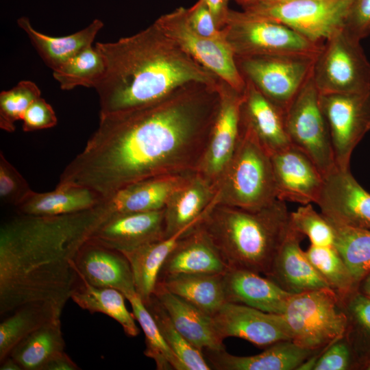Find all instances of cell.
I'll use <instances>...</instances> for the list:
<instances>
[{"mask_svg": "<svg viewBox=\"0 0 370 370\" xmlns=\"http://www.w3.org/2000/svg\"><path fill=\"white\" fill-rule=\"evenodd\" d=\"M235 60L243 78L285 112L312 76L315 59L295 56H235Z\"/></svg>", "mask_w": 370, "mask_h": 370, "instance_id": "10", "label": "cell"}, {"mask_svg": "<svg viewBox=\"0 0 370 370\" xmlns=\"http://www.w3.org/2000/svg\"><path fill=\"white\" fill-rule=\"evenodd\" d=\"M305 254L315 269L340 298L356 291L350 270L334 245L310 244Z\"/></svg>", "mask_w": 370, "mask_h": 370, "instance_id": "38", "label": "cell"}, {"mask_svg": "<svg viewBox=\"0 0 370 370\" xmlns=\"http://www.w3.org/2000/svg\"><path fill=\"white\" fill-rule=\"evenodd\" d=\"M75 264L79 275L94 286L115 288L126 299L136 293L130 264L118 250L89 238L79 250Z\"/></svg>", "mask_w": 370, "mask_h": 370, "instance_id": "19", "label": "cell"}, {"mask_svg": "<svg viewBox=\"0 0 370 370\" xmlns=\"http://www.w3.org/2000/svg\"><path fill=\"white\" fill-rule=\"evenodd\" d=\"M212 318L223 341L227 337H236L261 348L279 341H291L289 328L282 314L227 301Z\"/></svg>", "mask_w": 370, "mask_h": 370, "instance_id": "15", "label": "cell"}, {"mask_svg": "<svg viewBox=\"0 0 370 370\" xmlns=\"http://www.w3.org/2000/svg\"><path fill=\"white\" fill-rule=\"evenodd\" d=\"M235 1H236H236H240V0H235Z\"/></svg>", "mask_w": 370, "mask_h": 370, "instance_id": "54", "label": "cell"}, {"mask_svg": "<svg viewBox=\"0 0 370 370\" xmlns=\"http://www.w3.org/2000/svg\"><path fill=\"white\" fill-rule=\"evenodd\" d=\"M217 185L197 171L171 194L164 209L165 238L195 226L217 202Z\"/></svg>", "mask_w": 370, "mask_h": 370, "instance_id": "20", "label": "cell"}, {"mask_svg": "<svg viewBox=\"0 0 370 370\" xmlns=\"http://www.w3.org/2000/svg\"><path fill=\"white\" fill-rule=\"evenodd\" d=\"M340 299L349 323L370 337V297L355 291Z\"/></svg>", "mask_w": 370, "mask_h": 370, "instance_id": "46", "label": "cell"}, {"mask_svg": "<svg viewBox=\"0 0 370 370\" xmlns=\"http://www.w3.org/2000/svg\"><path fill=\"white\" fill-rule=\"evenodd\" d=\"M223 282L227 301L267 312L282 314L293 295L266 276L246 269H230Z\"/></svg>", "mask_w": 370, "mask_h": 370, "instance_id": "25", "label": "cell"}, {"mask_svg": "<svg viewBox=\"0 0 370 370\" xmlns=\"http://www.w3.org/2000/svg\"><path fill=\"white\" fill-rule=\"evenodd\" d=\"M165 238L164 209L112 214L90 239L122 253Z\"/></svg>", "mask_w": 370, "mask_h": 370, "instance_id": "18", "label": "cell"}, {"mask_svg": "<svg viewBox=\"0 0 370 370\" xmlns=\"http://www.w3.org/2000/svg\"><path fill=\"white\" fill-rule=\"evenodd\" d=\"M317 205L329 219L370 230V193L356 181L350 169L336 168L325 177Z\"/></svg>", "mask_w": 370, "mask_h": 370, "instance_id": "17", "label": "cell"}, {"mask_svg": "<svg viewBox=\"0 0 370 370\" xmlns=\"http://www.w3.org/2000/svg\"><path fill=\"white\" fill-rule=\"evenodd\" d=\"M17 25L25 32L44 63L53 71L92 46L97 34L103 27V21L95 18L87 27L75 33L53 37L35 29L26 16L18 18Z\"/></svg>", "mask_w": 370, "mask_h": 370, "instance_id": "28", "label": "cell"}, {"mask_svg": "<svg viewBox=\"0 0 370 370\" xmlns=\"http://www.w3.org/2000/svg\"><path fill=\"white\" fill-rule=\"evenodd\" d=\"M32 191L16 169L0 152V198L3 203L18 206Z\"/></svg>", "mask_w": 370, "mask_h": 370, "instance_id": "43", "label": "cell"}, {"mask_svg": "<svg viewBox=\"0 0 370 370\" xmlns=\"http://www.w3.org/2000/svg\"><path fill=\"white\" fill-rule=\"evenodd\" d=\"M192 173L150 177L122 188L108 199L112 214L163 209L171 194Z\"/></svg>", "mask_w": 370, "mask_h": 370, "instance_id": "27", "label": "cell"}, {"mask_svg": "<svg viewBox=\"0 0 370 370\" xmlns=\"http://www.w3.org/2000/svg\"><path fill=\"white\" fill-rule=\"evenodd\" d=\"M361 281H362V283L360 285L359 292L367 297H370V271L362 279Z\"/></svg>", "mask_w": 370, "mask_h": 370, "instance_id": "51", "label": "cell"}, {"mask_svg": "<svg viewBox=\"0 0 370 370\" xmlns=\"http://www.w3.org/2000/svg\"><path fill=\"white\" fill-rule=\"evenodd\" d=\"M256 355L238 356L225 349L203 351L211 367L217 370H298L308 358L319 351L303 348L292 341L273 343Z\"/></svg>", "mask_w": 370, "mask_h": 370, "instance_id": "23", "label": "cell"}, {"mask_svg": "<svg viewBox=\"0 0 370 370\" xmlns=\"http://www.w3.org/2000/svg\"><path fill=\"white\" fill-rule=\"evenodd\" d=\"M199 223L178 241L164 262L158 281L180 273L224 274L230 269Z\"/></svg>", "mask_w": 370, "mask_h": 370, "instance_id": "21", "label": "cell"}, {"mask_svg": "<svg viewBox=\"0 0 370 370\" xmlns=\"http://www.w3.org/2000/svg\"><path fill=\"white\" fill-rule=\"evenodd\" d=\"M223 275L180 273L164 277L157 284L212 316L227 302Z\"/></svg>", "mask_w": 370, "mask_h": 370, "instance_id": "31", "label": "cell"}, {"mask_svg": "<svg viewBox=\"0 0 370 370\" xmlns=\"http://www.w3.org/2000/svg\"><path fill=\"white\" fill-rule=\"evenodd\" d=\"M61 314L50 303L32 302L4 317L0 323V362L26 336L47 323L60 318Z\"/></svg>", "mask_w": 370, "mask_h": 370, "instance_id": "32", "label": "cell"}, {"mask_svg": "<svg viewBox=\"0 0 370 370\" xmlns=\"http://www.w3.org/2000/svg\"><path fill=\"white\" fill-rule=\"evenodd\" d=\"M271 158L278 199L317 204L325 177L308 156L291 145L271 153Z\"/></svg>", "mask_w": 370, "mask_h": 370, "instance_id": "16", "label": "cell"}, {"mask_svg": "<svg viewBox=\"0 0 370 370\" xmlns=\"http://www.w3.org/2000/svg\"><path fill=\"white\" fill-rule=\"evenodd\" d=\"M343 28L361 41L370 34V0H354L344 21Z\"/></svg>", "mask_w": 370, "mask_h": 370, "instance_id": "47", "label": "cell"}, {"mask_svg": "<svg viewBox=\"0 0 370 370\" xmlns=\"http://www.w3.org/2000/svg\"><path fill=\"white\" fill-rule=\"evenodd\" d=\"M284 121L291 145L308 156L324 177L337 168L312 76L285 111Z\"/></svg>", "mask_w": 370, "mask_h": 370, "instance_id": "9", "label": "cell"}, {"mask_svg": "<svg viewBox=\"0 0 370 370\" xmlns=\"http://www.w3.org/2000/svg\"><path fill=\"white\" fill-rule=\"evenodd\" d=\"M79 369L64 351L51 358L46 364L43 370H78Z\"/></svg>", "mask_w": 370, "mask_h": 370, "instance_id": "49", "label": "cell"}, {"mask_svg": "<svg viewBox=\"0 0 370 370\" xmlns=\"http://www.w3.org/2000/svg\"><path fill=\"white\" fill-rule=\"evenodd\" d=\"M106 200L86 187L58 186L47 193L32 190L16 208L20 213L35 216H57L95 208Z\"/></svg>", "mask_w": 370, "mask_h": 370, "instance_id": "29", "label": "cell"}, {"mask_svg": "<svg viewBox=\"0 0 370 370\" xmlns=\"http://www.w3.org/2000/svg\"><path fill=\"white\" fill-rule=\"evenodd\" d=\"M291 341L321 351L347 333L349 321L338 294L330 288L292 295L282 314Z\"/></svg>", "mask_w": 370, "mask_h": 370, "instance_id": "6", "label": "cell"}, {"mask_svg": "<svg viewBox=\"0 0 370 370\" xmlns=\"http://www.w3.org/2000/svg\"><path fill=\"white\" fill-rule=\"evenodd\" d=\"M112 211L107 200L57 215L20 213L0 227V314L32 302L62 310L80 280L76 256Z\"/></svg>", "mask_w": 370, "mask_h": 370, "instance_id": "2", "label": "cell"}, {"mask_svg": "<svg viewBox=\"0 0 370 370\" xmlns=\"http://www.w3.org/2000/svg\"><path fill=\"white\" fill-rule=\"evenodd\" d=\"M334 233V247L357 284L370 271V230L349 226L325 216Z\"/></svg>", "mask_w": 370, "mask_h": 370, "instance_id": "35", "label": "cell"}, {"mask_svg": "<svg viewBox=\"0 0 370 370\" xmlns=\"http://www.w3.org/2000/svg\"><path fill=\"white\" fill-rule=\"evenodd\" d=\"M153 295L162 306L175 328L195 347L202 352L225 349L212 316L160 284L156 285Z\"/></svg>", "mask_w": 370, "mask_h": 370, "instance_id": "24", "label": "cell"}, {"mask_svg": "<svg viewBox=\"0 0 370 370\" xmlns=\"http://www.w3.org/2000/svg\"><path fill=\"white\" fill-rule=\"evenodd\" d=\"M1 370H23L19 364L10 356L1 362Z\"/></svg>", "mask_w": 370, "mask_h": 370, "instance_id": "50", "label": "cell"}, {"mask_svg": "<svg viewBox=\"0 0 370 370\" xmlns=\"http://www.w3.org/2000/svg\"><path fill=\"white\" fill-rule=\"evenodd\" d=\"M217 204L261 209L277 199L271 153L241 119L240 138L217 184Z\"/></svg>", "mask_w": 370, "mask_h": 370, "instance_id": "5", "label": "cell"}, {"mask_svg": "<svg viewBox=\"0 0 370 370\" xmlns=\"http://www.w3.org/2000/svg\"><path fill=\"white\" fill-rule=\"evenodd\" d=\"M290 225L293 229L306 236L310 244L330 246L334 244V233L332 225L321 213H318L311 204L302 205L290 212Z\"/></svg>", "mask_w": 370, "mask_h": 370, "instance_id": "41", "label": "cell"}, {"mask_svg": "<svg viewBox=\"0 0 370 370\" xmlns=\"http://www.w3.org/2000/svg\"><path fill=\"white\" fill-rule=\"evenodd\" d=\"M217 85L189 82L153 103L99 116L57 186L86 187L108 200L143 180L197 171L219 106Z\"/></svg>", "mask_w": 370, "mask_h": 370, "instance_id": "1", "label": "cell"}, {"mask_svg": "<svg viewBox=\"0 0 370 370\" xmlns=\"http://www.w3.org/2000/svg\"><path fill=\"white\" fill-rule=\"evenodd\" d=\"M106 63L95 47H88L53 71V78L64 90L77 86L94 88L103 77Z\"/></svg>", "mask_w": 370, "mask_h": 370, "instance_id": "36", "label": "cell"}, {"mask_svg": "<svg viewBox=\"0 0 370 370\" xmlns=\"http://www.w3.org/2000/svg\"><path fill=\"white\" fill-rule=\"evenodd\" d=\"M144 304L155 319L166 344L186 370L211 369L203 352L193 345L175 328L168 314L153 295Z\"/></svg>", "mask_w": 370, "mask_h": 370, "instance_id": "39", "label": "cell"}, {"mask_svg": "<svg viewBox=\"0 0 370 370\" xmlns=\"http://www.w3.org/2000/svg\"><path fill=\"white\" fill-rule=\"evenodd\" d=\"M336 167L350 169L354 149L370 130V90L360 93H319Z\"/></svg>", "mask_w": 370, "mask_h": 370, "instance_id": "13", "label": "cell"}, {"mask_svg": "<svg viewBox=\"0 0 370 370\" xmlns=\"http://www.w3.org/2000/svg\"><path fill=\"white\" fill-rule=\"evenodd\" d=\"M302 234L290 225L267 278L293 295L330 288L307 258L300 243Z\"/></svg>", "mask_w": 370, "mask_h": 370, "instance_id": "22", "label": "cell"}, {"mask_svg": "<svg viewBox=\"0 0 370 370\" xmlns=\"http://www.w3.org/2000/svg\"><path fill=\"white\" fill-rule=\"evenodd\" d=\"M71 299L90 313L100 312L112 318L121 325L126 335L135 337L138 334L136 319L127 309L126 298L121 291L112 288L94 286L80 277Z\"/></svg>", "mask_w": 370, "mask_h": 370, "instance_id": "33", "label": "cell"}, {"mask_svg": "<svg viewBox=\"0 0 370 370\" xmlns=\"http://www.w3.org/2000/svg\"><path fill=\"white\" fill-rule=\"evenodd\" d=\"M64 347L60 318H57L26 336L9 356L23 370H43L51 358L64 351Z\"/></svg>", "mask_w": 370, "mask_h": 370, "instance_id": "34", "label": "cell"}, {"mask_svg": "<svg viewBox=\"0 0 370 370\" xmlns=\"http://www.w3.org/2000/svg\"><path fill=\"white\" fill-rule=\"evenodd\" d=\"M288 0H240L236 1L240 5L243 6L253 3H275L284 2Z\"/></svg>", "mask_w": 370, "mask_h": 370, "instance_id": "52", "label": "cell"}, {"mask_svg": "<svg viewBox=\"0 0 370 370\" xmlns=\"http://www.w3.org/2000/svg\"><path fill=\"white\" fill-rule=\"evenodd\" d=\"M312 78L321 94L370 90V62L360 40L343 27L336 29L324 41L315 58Z\"/></svg>", "mask_w": 370, "mask_h": 370, "instance_id": "8", "label": "cell"}, {"mask_svg": "<svg viewBox=\"0 0 370 370\" xmlns=\"http://www.w3.org/2000/svg\"><path fill=\"white\" fill-rule=\"evenodd\" d=\"M21 120L24 132L51 128L54 127L58 122L53 108L41 97L31 103Z\"/></svg>", "mask_w": 370, "mask_h": 370, "instance_id": "45", "label": "cell"}, {"mask_svg": "<svg viewBox=\"0 0 370 370\" xmlns=\"http://www.w3.org/2000/svg\"><path fill=\"white\" fill-rule=\"evenodd\" d=\"M350 340L346 335L314 354L300 367L312 370H348L353 365Z\"/></svg>", "mask_w": 370, "mask_h": 370, "instance_id": "42", "label": "cell"}, {"mask_svg": "<svg viewBox=\"0 0 370 370\" xmlns=\"http://www.w3.org/2000/svg\"><path fill=\"white\" fill-rule=\"evenodd\" d=\"M285 201L259 210L214 204L199 223L230 269L267 276L290 228Z\"/></svg>", "mask_w": 370, "mask_h": 370, "instance_id": "4", "label": "cell"}, {"mask_svg": "<svg viewBox=\"0 0 370 370\" xmlns=\"http://www.w3.org/2000/svg\"><path fill=\"white\" fill-rule=\"evenodd\" d=\"M95 47L106 63V73L95 87L99 116L153 103L189 82L214 85L219 79L155 22L136 34Z\"/></svg>", "mask_w": 370, "mask_h": 370, "instance_id": "3", "label": "cell"}, {"mask_svg": "<svg viewBox=\"0 0 370 370\" xmlns=\"http://www.w3.org/2000/svg\"><path fill=\"white\" fill-rule=\"evenodd\" d=\"M194 227L123 253L130 264L136 292L143 303L147 302L153 295L160 271L169 254L178 241Z\"/></svg>", "mask_w": 370, "mask_h": 370, "instance_id": "30", "label": "cell"}, {"mask_svg": "<svg viewBox=\"0 0 370 370\" xmlns=\"http://www.w3.org/2000/svg\"><path fill=\"white\" fill-rule=\"evenodd\" d=\"M132 314L145 335V355L153 359L158 370H186L184 364L171 350L151 314L137 293L128 297Z\"/></svg>", "mask_w": 370, "mask_h": 370, "instance_id": "37", "label": "cell"}, {"mask_svg": "<svg viewBox=\"0 0 370 370\" xmlns=\"http://www.w3.org/2000/svg\"><path fill=\"white\" fill-rule=\"evenodd\" d=\"M155 23L182 49L233 88L243 92L245 80L241 74L235 55L224 41L205 38L190 26L186 8L180 7L162 15Z\"/></svg>", "mask_w": 370, "mask_h": 370, "instance_id": "12", "label": "cell"}, {"mask_svg": "<svg viewBox=\"0 0 370 370\" xmlns=\"http://www.w3.org/2000/svg\"><path fill=\"white\" fill-rule=\"evenodd\" d=\"M222 31L236 56H295L315 59L323 45L285 25L244 11L231 10Z\"/></svg>", "mask_w": 370, "mask_h": 370, "instance_id": "7", "label": "cell"}, {"mask_svg": "<svg viewBox=\"0 0 370 370\" xmlns=\"http://www.w3.org/2000/svg\"><path fill=\"white\" fill-rule=\"evenodd\" d=\"M186 12L188 23L197 34L207 38L226 42L222 29L217 26L204 0H198L186 8Z\"/></svg>", "mask_w": 370, "mask_h": 370, "instance_id": "44", "label": "cell"}, {"mask_svg": "<svg viewBox=\"0 0 370 370\" xmlns=\"http://www.w3.org/2000/svg\"><path fill=\"white\" fill-rule=\"evenodd\" d=\"M245 80L241 119L271 154L289 145L284 112L269 101L250 81Z\"/></svg>", "mask_w": 370, "mask_h": 370, "instance_id": "26", "label": "cell"}, {"mask_svg": "<svg viewBox=\"0 0 370 370\" xmlns=\"http://www.w3.org/2000/svg\"><path fill=\"white\" fill-rule=\"evenodd\" d=\"M41 97L38 86L30 80H21L12 88L0 93V127L13 132L15 123L36 99Z\"/></svg>", "mask_w": 370, "mask_h": 370, "instance_id": "40", "label": "cell"}, {"mask_svg": "<svg viewBox=\"0 0 370 370\" xmlns=\"http://www.w3.org/2000/svg\"><path fill=\"white\" fill-rule=\"evenodd\" d=\"M354 0H288L275 3H253L243 11L285 25L310 40L324 42L343 27Z\"/></svg>", "mask_w": 370, "mask_h": 370, "instance_id": "11", "label": "cell"}, {"mask_svg": "<svg viewBox=\"0 0 370 370\" xmlns=\"http://www.w3.org/2000/svg\"><path fill=\"white\" fill-rule=\"evenodd\" d=\"M365 369L370 370V358L365 363Z\"/></svg>", "mask_w": 370, "mask_h": 370, "instance_id": "53", "label": "cell"}, {"mask_svg": "<svg viewBox=\"0 0 370 370\" xmlns=\"http://www.w3.org/2000/svg\"><path fill=\"white\" fill-rule=\"evenodd\" d=\"M204 1L214 18L217 26L219 29H222L231 10L228 7L229 0Z\"/></svg>", "mask_w": 370, "mask_h": 370, "instance_id": "48", "label": "cell"}, {"mask_svg": "<svg viewBox=\"0 0 370 370\" xmlns=\"http://www.w3.org/2000/svg\"><path fill=\"white\" fill-rule=\"evenodd\" d=\"M219 106L197 172L217 185L237 147L241 130L240 92L219 79Z\"/></svg>", "mask_w": 370, "mask_h": 370, "instance_id": "14", "label": "cell"}]
</instances>
